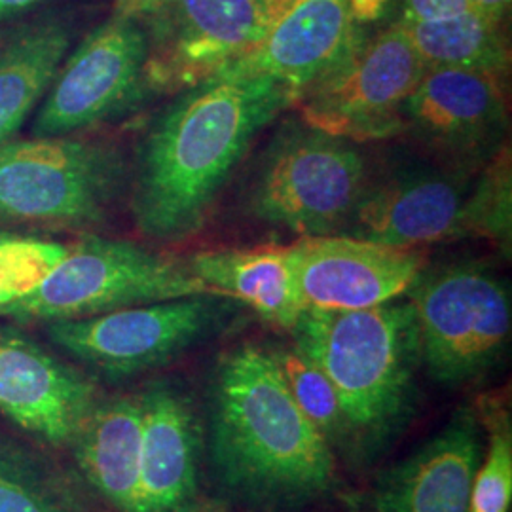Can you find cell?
Wrapping results in <instances>:
<instances>
[{
	"label": "cell",
	"mask_w": 512,
	"mask_h": 512,
	"mask_svg": "<svg viewBox=\"0 0 512 512\" xmlns=\"http://www.w3.org/2000/svg\"><path fill=\"white\" fill-rule=\"evenodd\" d=\"M298 103L270 76L217 73L175 93L148 129L133 179V220L154 241L192 238L262 129Z\"/></svg>",
	"instance_id": "6da1fadb"
},
{
	"label": "cell",
	"mask_w": 512,
	"mask_h": 512,
	"mask_svg": "<svg viewBox=\"0 0 512 512\" xmlns=\"http://www.w3.org/2000/svg\"><path fill=\"white\" fill-rule=\"evenodd\" d=\"M209 454L220 486L258 509H296L329 495L336 459L300 406L274 351L241 344L215 370Z\"/></svg>",
	"instance_id": "7a4b0ae2"
},
{
	"label": "cell",
	"mask_w": 512,
	"mask_h": 512,
	"mask_svg": "<svg viewBox=\"0 0 512 512\" xmlns=\"http://www.w3.org/2000/svg\"><path fill=\"white\" fill-rule=\"evenodd\" d=\"M294 348L338 391L351 431V458L370 459L397 439L416 410L420 344L410 300L368 310L302 311Z\"/></svg>",
	"instance_id": "3957f363"
},
{
	"label": "cell",
	"mask_w": 512,
	"mask_h": 512,
	"mask_svg": "<svg viewBox=\"0 0 512 512\" xmlns=\"http://www.w3.org/2000/svg\"><path fill=\"white\" fill-rule=\"evenodd\" d=\"M196 294L211 293L186 260L133 241L86 238L67 245L54 272L0 317L52 323Z\"/></svg>",
	"instance_id": "277c9868"
},
{
	"label": "cell",
	"mask_w": 512,
	"mask_h": 512,
	"mask_svg": "<svg viewBox=\"0 0 512 512\" xmlns=\"http://www.w3.org/2000/svg\"><path fill=\"white\" fill-rule=\"evenodd\" d=\"M124 179L120 154L67 137L0 145V222L82 228L107 217Z\"/></svg>",
	"instance_id": "5b68a950"
},
{
	"label": "cell",
	"mask_w": 512,
	"mask_h": 512,
	"mask_svg": "<svg viewBox=\"0 0 512 512\" xmlns=\"http://www.w3.org/2000/svg\"><path fill=\"white\" fill-rule=\"evenodd\" d=\"M366 162L344 137L293 124L275 137L256 177V219L302 238L344 230L366 192Z\"/></svg>",
	"instance_id": "8992f818"
},
{
	"label": "cell",
	"mask_w": 512,
	"mask_h": 512,
	"mask_svg": "<svg viewBox=\"0 0 512 512\" xmlns=\"http://www.w3.org/2000/svg\"><path fill=\"white\" fill-rule=\"evenodd\" d=\"M420 361L440 385H463L499 361L511 336V296L484 268L452 266L420 275L408 291Z\"/></svg>",
	"instance_id": "52a82bcc"
},
{
	"label": "cell",
	"mask_w": 512,
	"mask_h": 512,
	"mask_svg": "<svg viewBox=\"0 0 512 512\" xmlns=\"http://www.w3.org/2000/svg\"><path fill=\"white\" fill-rule=\"evenodd\" d=\"M222 296L196 294L48 323L55 346L109 378L169 363L219 327Z\"/></svg>",
	"instance_id": "ba28073f"
},
{
	"label": "cell",
	"mask_w": 512,
	"mask_h": 512,
	"mask_svg": "<svg viewBox=\"0 0 512 512\" xmlns=\"http://www.w3.org/2000/svg\"><path fill=\"white\" fill-rule=\"evenodd\" d=\"M425 69L403 23L391 25L378 37L361 40L302 95V118L348 141L391 137L404 128V103Z\"/></svg>",
	"instance_id": "9c48e42d"
},
{
	"label": "cell",
	"mask_w": 512,
	"mask_h": 512,
	"mask_svg": "<svg viewBox=\"0 0 512 512\" xmlns=\"http://www.w3.org/2000/svg\"><path fill=\"white\" fill-rule=\"evenodd\" d=\"M287 0H165L148 37L145 78L177 93L236 63L266 37Z\"/></svg>",
	"instance_id": "30bf717a"
},
{
	"label": "cell",
	"mask_w": 512,
	"mask_h": 512,
	"mask_svg": "<svg viewBox=\"0 0 512 512\" xmlns=\"http://www.w3.org/2000/svg\"><path fill=\"white\" fill-rule=\"evenodd\" d=\"M148 37L116 14L69 55L42 99L35 137H67L122 114L147 92Z\"/></svg>",
	"instance_id": "8fae6325"
},
{
	"label": "cell",
	"mask_w": 512,
	"mask_h": 512,
	"mask_svg": "<svg viewBox=\"0 0 512 512\" xmlns=\"http://www.w3.org/2000/svg\"><path fill=\"white\" fill-rule=\"evenodd\" d=\"M304 310H368L397 300L425 272L410 247L351 236H311L289 245Z\"/></svg>",
	"instance_id": "7c38bea8"
},
{
	"label": "cell",
	"mask_w": 512,
	"mask_h": 512,
	"mask_svg": "<svg viewBox=\"0 0 512 512\" xmlns=\"http://www.w3.org/2000/svg\"><path fill=\"white\" fill-rule=\"evenodd\" d=\"M97 403L95 385L23 330L0 325V414L40 440L71 444Z\"/></svg>",
	"instance_id": "4fadbf2b"
},
{
	"label": "cell",
	"mask_w": 512,
	"mask_h": 512,
	"mask_svg": "<svg viewBox=\"0 0 512 512\" xmlns=\"http://www.w3.org/2000/svg\"><path fill=\"white\" fill-rule=\"evenodd\" d=\"M357 25L353 0H287L255 50L219 73L270 76L300 101L355 50Z\"/></svg>",
	"instance_id": "5bb4252c"
},
{
	"label": "cell",
	"mask_w": 512,
	"mask_h": 512,
	"mask_svg": "<svg viewBox=\"0 0 512 512\" xmlns=\"http://www.w3.org/2000/svg\"><path fill=\"white\" fill-rule=\"evenodd\" d=\"M403 120L429 145L461 156L480 154L505 129V74L427 67L404 103Z\"/></svg>",
	"instance_id": "9a60e30c"
},
{
	"label": "cell",
	"mask_w": 512,
	"mask_h": 512,
	"mask_svg": "<svg viewBox=\"0 0 512 512\" xmlns=\"http://www.w3.org/2000/svg\"><path fill=\"white\" fill-rule=\"evenodd\" d=\"M480 461V418L461 408L433 439L378 476L370 512H469Z\"/></svg>",
	"instance_id": "2e32d148"
},
{
	"label": "cell",
	"mask_w": 512,
	"mask_h": 512,
	"mask_svg": "<svg viewBox=\"0 0 512 512\" xmlns=\"http://www.w3.org/2000/svg\"><path fill=\"white\" fill-rule=\"evenodd\" d=\"M469 186L448 175H403L366 188L344 232L391 247L416 249L467 236Z\"/></svg>",
	"instance_id": "e0dca14e"
},
{
	"label": "cell",
	"mask_w": 512,
	"mask_h": 512,
	"mask_svg": "<svg viewBox=\"0 0 512 512\" xmlns=\"http://www.w3.org/2000/svg\"><path fill=\"white\" fill-rule=\"evenodd\" d=\"M143 403V452L137 512H198L200 425L183 389L148 385Z\"/></svg>",
	"instance_id": "ac0fdd59"
},
{
	"label": "cell",
	"mask_w": 512,
	"mask_h": 512,
	"mask_svg": "<svg viewBox=\"0 0 512 512\" xmlns=\"http://www.w3.org/2000/svg\"><path fill=\"white\" fill-rule=\"evenodd\" d=\"M71 446L80 473L114 511H139L141 395L97 401L71 440Z\"/></svg>",
	"instance_id": "d6986e66"
},
{
	"label": "cell",
	"mask_w": 512,
	"mask_h": 512,
	"mask_svg": "<svg viewBox=\"0 0 512 512\" xmlns=\"http://www.w3.org/2000/svg\"><path fill=\"white\" fill-rule=\"evenodd\" d=\"M186 266L209 293L239 300L283 329L304 311L289 247L202 251Z\"/></svg>",
	"instance_id": "ffe728a7"
},
{
	"label": "cell",
	"mask_w": 512,
	"mask_h": 512,
	"mask_svg": "<svg viewBox=\"0 0 512 512\" xmlns=\"http://www.w3.org/2000/svg\"><path fill=\"white\" fill-rule=\"evenodd\" d=\"M71 35L61 23H40L0 48V145L10 141L44 99L63 65Z\"/></svg>",
	"instance_id": "44dd1931"
},
{
	"label": "cell",
	"mask_w": 512,
	"mask_h": 512,
	"mask_svg": "<svg viewBox=\"0 0 512 512\" xmlns=\"http://www.w3.org/2000/svg\"><path fill=\"white\" fill-rule=\"evenodd\" d=\"M425 67H458L507 74L509 48L501 21L476 10L435 21H403Z\"/></svg>",
	"instance_id": "7402d4cb"
},
{
	"label": "cell",
	"mask_w": 512,
	"mask_h": 512,
	"mask_svg": "<svg viewBox=\"0 0 512 512\" xmlns=\"http://www.w3.org/2000/svg\"><path fill=\"white\" fill-rule=\"evenodd\" d=\"M0 512H93L73 480L16 440L0 435Z\"/></svg>",
	"instance_id": "603a6c76"
},
{
	"label": "cell",
	"mask_w": 512,
	"mask_h": 512,
	"mask_svg": "<svg viewBox=\"0 0 512 512\" xmlns=\"http://www.w3.org/2000/svg\"><path fill=\"white\" fill-rule=\"evenodd\" d=\"M277 363L293 393L294 401L306 418L317 427L332 452L342 450L351 458V431L338 391L327 374L294 348L274 351Z\"/></svg>",
	"instance_id": "cb8c5ba5"
},
{
	"label": "cell",
	"mask_w": 512,
	"mask_h": 512,
	"mask_svg": "<svg viewBox=\"0 0 512 512\" xmlns=\"http://www.w3.org/2000/svg\"><path fill=\"white\" fill-rule=\"evenodd\" d=\"M480 421L490 431V448L476 471L469 512H509L512 503V431L509 410L488 399Z\"/></svg>",
	"instance_id": "d4e9b609"
},
{
	"label": "cell",
	"mask_w": 512,
	"mask_h": 512,
	"mask_svg": "<svg viewBox=\"0 0 512 512\" xmlns=\"http://www.w3.org/2000/svg\"><path fill=\"white\" fill-rule=\"evenodd\" d=\"M67 245L21 238L0 230V315L33 293L63 260Z\"/></svg>",
	"instance_id": "484cf974"
},
{
	"label": "cell",
	"mask_w": 512,
	"mask_h": 512,
	"mask_svg": "<svg viewBox=\"0 0 512 512\" xmlns=\"http://www.w3.org/2000/svg\"><path fill=\"white\" fill-rule=\"evenodd\" d=\"M467 236L511 239V160L501 152L469 194Z\"/></svg>",
	"instance_id": "4316f807"
},
{
	"label": "cell",
	"mask_w": 512,
	"mask_h": 512,
	"mask_svg": "<svg viewBox=\"0 0 512 512\" xmlns=\"http://www.w3.org/2000/svg\"><path fill=\"white\" fill-rule=\"evenodd\" d=\"M473 10L467 0H404V21H435Z\"/></svg>",
	"instance_id": "83f0119b"
},
{
	"label": "cell",
	"mask_w": 512,
	"mask_h": 512,
	"mask_svg": "<svg viewBox=\"0 0 512 512\" xmlns=\"http://www.w3.org/2000/svg\"><path fill=\"white\" fill-rule=\"evenodd\" d=\"M165 0H118V14L128 18L150 16L154 14Z\"/></svg>",
	"instance_id": "f1b7e54d"
},
{
	"label": "cell",
	"mask_w": 512,
	"mask_h": 512,
	"mask_svg": "<svg viewBox=\"0 0 512 512\" xmlns=\"http://www.w3.org/2000/svg\"><path fill=\"white\" fill-rule=\"evenodd\" d=\"M469 6L488 16V18L497 19V21H503L509 6H511V0H467Z\"/></svg>",
	"instance_id": "f546056e"
},
{
	"label": "cell",
	"mask_w": 512,
	"mask_h": 512,
	"mask_svg": "<svg viewBox=\"0 0 512 512\" xmlns=\"http://www.w3.org/2000/svg\"><path fill=\"white\" fill-rule=\"evenodd\" d=\"M40 2H44V0H0V21L19 16V14L35 8Z\"/></svg>",
	"instance_id": "4dcf8cb0"
}]
</instances>
